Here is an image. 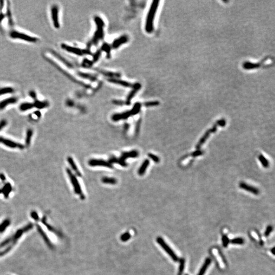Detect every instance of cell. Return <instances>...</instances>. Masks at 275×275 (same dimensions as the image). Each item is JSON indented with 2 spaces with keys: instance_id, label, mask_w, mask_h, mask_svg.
<instances>
[{
  "instance_id": "6da1fadb",
  "label": "cell",
  "mask_w": 275,
  "mask_h": 275,
  "mask_svg": "<svg viewBox=\"0 0 275 275\" xmlns=\"http://www.w3.org/2000/svg\"><path fill=\"white\" fill-rule=\"evenodd\" d=\"M159 1H154L152 2L149 11L148 13L145 24V30L148 33H151L153 31V22L155 17L156 11L159 7Z\"/></svg>"
},
{
  "instance_id": "7a4b0ae2",
  "label": "cell",
  "mask_w": 275,
  "mask_h": 275,
  "mask_svg": "<svg viewBox=\"0 0 275 275\" xmlns=\"http://www.w3.org/2000/svg\"><path fill=\"white\" fill-rule=\"evenodd\" d=\"M9 35V37L12 39H18L20 40L24 41L27 43H35L39 40V39L37 37H34L16 30H12L10 31Z\"/></svg>"
},
{
  "instance_id": "3957f363",
  "label": "cell",
  "mask_w": 275,
  "mask_h": 275,
  "mask_svg": "<svg viewBox=\"0 0 275 275\" xmlns=\"http://www.w3.org/2000/svg\"><path fill=\"white\" fill-rule=\"evenodd\" d=\"M66 172L67 174H68V175H69V178L70 179L72 186L74 187V191L75 193L80 195L82 199H84L85 198V196L82 193L81 187V185H79V183L78 181V179L77 178L76 176L72 173L71 171L69 168H67Z\"/></svg>"
},
{
  "instance_id": "277c9868",
  "label": "cell",
  "mask_w": 275,
  "mask_h": 275,
  "mask_svg": "<svg viewBox=\"0 0 275 275\" xmlns=\"http://www.w3.org/2000/svg\"><path fill=\"white\" fill-rule=\"evenodd\" d=\"M225 124L226 121L225 120H224V119H222V120L218 121L216 122V123L215 124V125L214 126V127H213L211 129H209L208 131H206L205 134H204V135L203 136V137L200 139L199 142L198 143L197 145H196V149H199L201 145H202L204 143L205 141L207 139L209 138V136L210 135V134H211V133H214V132L216 131L217 128V126H225Z\"/></svg>"
},
{
  "instance_id": "5b68a950",
  "label": "cell",
  "mask_w": 275,
  "mask_h": 275,
  "mask_svg": "<svg viewBox=\"0 0 275 275\" xmlns=\"http://www.w3.org/2000/svg\"><path fill=\"white\" fill-rule=\"evenodd\" d=\"M95 21L97 24V30L95 33L94 38L93 39V42L95 43L98 42L99 39H102L103 37V27L104 26V23L102 19L98 17H96L95 18Z\"/></svg>"
},
{
  "instance_id": "8992f818",
  "label": "cell",
  "mask_w": 275,
  "mask_h": 275,
  "mask_svg": "<svg viewBox=\"0 0 275 275\" xmlns=\"http://www.w3.org/2000/svg\"><path fill=\"white\" fill-rule=\"evenodd\" d=\"M51 17L52 23L56 29H59L60 27L59 17V7L57 5H53L51 8Z\"/></svg>"
},
{
  "instance_id": "52a82bcc",
  "label": "cell",
  "mask_w": 275,
  "mask_h": 275,
  "mask_svg": "<svg viewBox=\"0 0 275 275\" xmlns=\"http://www.w3.org/2000/svg\"><path fill=\"white\" fill-rule=\"evenodd\" d=\"M157 241L159 243V245L164 249L165 251H166L167 253L170 255L174 261H178V257L176 256L173 251H172V249L170 248V247L168 246V245L166 244V243L165 242L164 240L162 237H158L157 239Z\"/></svg>"
},
{
  "instance_id": "ba28073f",
  "label": "cell",
  "mask_w": 275,
  "mask_h": 275,
  "mask_svg": "<svg viewBox=\"0 0 275 275\" xmlns=\"http://www.w3.org/2000/svg\"><path fill=\"white\" fill-rule=\"evenodd\" d=\"M0 143L3 144L5 146H7L8 147L11 148L13 149H23L25 147V146L22 144L16 142L9 139L5 138L4 137H0Z\"/></svg>"
},
{
  "instance_id": "9c48e42d",
  "label": "cell",
  "mask_w": 275,
  "mask_h": 275,
  "mask_svg": "<svg viewBox=\"0 0 275 275\" xmlns=\"http://www.w3.org/2000/svg\"><path fill=\"white\" fill-rule=\"evenodd\" d=\"M19 98L17 96H10L0 101V110H3L8 105L17 103Z\"/></svg>"
},
{
  "instance_id": "30bf717a",
  "label": "cell",
  "mask_w": 275,
  "mask_h": 275,
  "mask_svg": "<svg viewBox=\"0 0 275 275\" xmlns=\"http://www.w3.org/2000/svg\"><path fill=\"white\" fill-rule=\"evenodd\" d=\"M89 165L92 167L103 166L111 169L113 168L112 165L110 164L109 162H107L103 160L92 159L89 161Z\"/></svg>"
},
{
  "instance_id": "8fae6325",
  "label": "cell",
  "mask_w": 275,
  "mask_h": 275,
  "mask_svg": "<svg viewBox=\"0 0 275 275\" xmlns=\"http://www.w3.org/2000/svg\"><path fill=\"white\" fill-rule=\"evenodd\" d=\"M61 47H62V48L65 50L67 52L71 53L72 54H76L77 55H83L85 53L84 51H82L81 49L77 48L75 47H73V46H69V45H67V44H62Z\"/></svg>"
},
{
  "instance_id": "7c38bea8",
  "label": "cell",
  "mask_w": 275,
  "mask_h": 275,
  "mask_svg": "<svg viewBox=\"0 0 275 275\" xmlns=\"http://www.w3.org/2000/svg\"><path fill=\"white\" fill-rule=\"evenodd\" d=\"M268 60H269L268 58H266V59L263 60V61H262V62H261L259 63H251V62H246L243 65V67H244V69H257V68H258V67H261V66H262V65H263H263H266L265 63L266 62H268Z\"/></svg>"
},
{
  "instance_id": "4fadbf2b",
  "label": "cell",
  "mask_w": 275,
  "mask_h": 275,
  "mask_svg": "<svg viewBox=\"0 0 275 275\" xmlns=\"http://www.w3.org/2000/svg\"><path fill=\"white\" fill-rule=\"evenodd\" d=\"M109 81L112 82L113 83L117 84L118 85H121L123 86L126 87H131V88H138V87H140V85H138V84H132L128 83L126 81H123L119 79H109Z\"/></svg>"
},
{
  "instance_id": "5bb4252c",
  "label": "cell",
  "mask_w": 275,
  "mask_h": 275,
  "mask_svg": "<svg viewBox=\"0 0 275 275\" xmlns=\"http://www.w3.org/2000/svg\"><path fill=\"white\" fill-rule=\"evenodd\" d=\"M131 115H133L131 113V111H126V112H125L123 113L114 115L112 116V119L114 121H117L119 120L126 119H127V118L131 116Z\"/></svg>"
},
{
  "instance_id": "9a60e30c",
  "label": "cell",
  "mask_w": 275,
  "mask_h": 275,
  "mask_svg": "<svg viewBox=\"0 0 275 275\" xmlns=\"http://www.w3.org/2000/svg\"><path fill=\"white\" fill-rule=\"evenodd\" d=\"M240 187L242 189H244L245 190L249 192H251L253 194L255 195H258L259 194V191L255 187H252L249 185H248L245 183H240Z\"/></svg>"
},
{
  "instance_id": "2e32d148",
  "label": "cell",
  "mask_w": 275,
  "mask_h": 275,
  "mask_svg": "<svg viewBox=\"0 0 275 275\" xmlns=\"http://www.w3.org/2000/svg\"><path fill=\"white\" fill-rule=\"evenodd\" d=\"M139 152L136 150H133L129 152H124L121 154L120 159L123 161H125L128 158H135L138 157Z\"/></svg>"
},
{
  "instance_id": "e0dca14e",
  "label": "cell",
  "mask_w": 275,
  "mask_h": 275,
  "mask_svg": "<svg viewBox=\"0 0 275 275\" xmlns=\"http://www.w3.org/2000/svg\"><path fill=\"white\" fill-rule=\"evenodd\" d=\"M34 107L38 109H43L48 107L49 106V103L47 101H41L39 100L35 99L34 100V102L33 103Z\"/></svg>"
},
{
  "instance_id": "ac0fdd59",
  "label": "cell",
  "mask_w": 275,
  "mask_h": 275,
  "mask_svg": "<svg viewBox=\"0 0 275 275\" xmlns=\"http://www.w3.org/2000/svg\"><path fill=\"white\" fill-rule=\"evenodd\" d=\"M14 89L10 86L0 87V96H4L7 94H12L14 92Z\"/></svg>"
},
{
  "instance_id": "d6986e66",
  "label": "cell",
  "mask_w": 275,
  "mask_h": 275,
  "mask_svg": "<svg viewBox=\"0 0 275 275\" xmlns=\"http://www.w3.org/2000/svg\"><path fill=\"white\" fill-rule=\"evenodd\" d=\"M67 161H68V162H69V164L71 167V168H72V170H74V172L76 173L77 175L79 177H81V172L79 170L78 167L76 165V163L74 162V160H73L72 157H69L67 158Z\"/></svg>"
},
{
  "instance_id": "ffe728a7",
  "label": "cell",
  "mask_w": 275,
  "mask_h": 275,
  "mask_svg": "<svg viewBox=\"0 0 275 275\" xmlns=\"http://www.w3.org/2000/svg\"><path fill=\"white\" fill-rule=\"evenodd\" d=\"M33 108H34L33 103L29 102H24L20 104L19 107V109L22 112H26L33 109Z\"/></svg>"
},
{
  "instance_id": "44dd1931",
  "label": "cell",
  "mask_w": 275,
  "mask_h": 275,
  "mask_svg": "<svg viewBox=\"0 0 275 275\" xmlns=\"http://www.w3.org/2000/svg\"><path fill=\"white\" fill-rule=\"evenodd\" d=\"M12 189V188L11 184L10 183H6L5 185L3 187V189H2V193L4 195L5 198H8V197L10 193L11 192Z\"/></svg>"
},
{
  "instance_id": "7402d4cb",
  "label": "cell",
  "mask_w": 275,
  "mask_h": 275,
  "mask_svg": "<svg viewBox=\"0 0 275 275\" xmlns=\"http://www.w3.org/2000/svg\"><path fill=\"white\" fill-rule=\"evenodd\" d=\"M33 135V131L32 129H28L26 133V139H25V144L27 147L30 145L31 143L32 138Z\"/></svg>"
},
{
  "instance_id": "603a6c76",
  "label": "cell",
  "mask_w": 275,
  "mask_h": 275,
  "mask_svg": "<svg viewBox=\"0 0 275 275\" xmlns=\"http://www.w3.org/2000/svg\"><path fill=\"white\" fill-rule=\"evenodd\" d=\"M149 161L148 160H145L143 162L140 169H139L138 173L140 176H142L146 172V170L147 169L148 166L149 165Z\"/></svg>"
},
{
  "instance_id": "cb8c5ba5",
  "label": "cell",
  "mask_w": 275,
  "mask_h": 275,
  "mask_svg": "<svg viewBox=\"0 0 275 275\" xmlns=\"http://www.w3.org/2000/svg\"><path fill=\"white\" fill-rule=\"evenodd\" d=\"M128 38L126 36H122L119 39H117L113 43V47L114 48H117L120 46L121 44H123L128 41Z\"/></svg>"
},
{
  "instance_id": "d4e9b609",
  "label": "cell",
  "mask_w": 275,
  "mask_h": 275,
  "mask_svg": "<svg viewBox=\"0 0 275 275\" xmlns=\"http://www.w3.org/2000/svg\"><path fill=\"white\" fill-rule=\"evenodd\" d=\"M109 162L111 163H116L120 165L121 166L126 167L127 166V164L126 163L125 161H123L120 159H118L115 157H111L110 159H109Z\"/></svg>"
},
{
  "instance_id": "484cf974",
  "label": "cell",
  "mask_w": 275,
  "mask_h": 275,
  "mask_svg": "<svg viewBox=\"0 0 275 275\" xmlns=\"http://www.w3.org/2000/svg\"><path fill=\"white\" fill-rule=\"evenodd\" d=\"M211 259L210 258H207L205 260V262L204 263L203 266H202L201 269L200 270L199 272L197 275H204L205 274V272L206 271L207 269L209 267V265L211 264Z\"/></svg>"
},
{
  "instance_id": "4316f807",
  "label": "cell",
  "mask_w": 275,
  "mask_h": 275,
  "mask_svg": "<svg viewBox=\"0 0 275 275\" xmlns=\"http://www.w3.org/2000/svg\"><path fill=\"white\" fill-rule=\"evenodd\" d=\"M102 183L105 184H109V185H115L116 184V179L113 177H103L102 179Z\"/></svg>"
},
{
  "instance_id": "83f0119b",
  "label": "cell",
  "mask_w": 275,
  "mask_h": 275,
  "mask_svg": "<svg viewBox=\"0 0 275 275\" xmlns=\"http://www.w3.org/2000/svg\"><path fill=\"white\" fill-rule=\"evenodd\" d=\"M37 229H38V231H39V232L40 233V235H41V236H43V238L44 239V241L46 242V244H48V245L50 248H52V244L51 243V242H50L49 239H48V236H46V235L44 233V232H43V230L41 228V227H40L39 226L37 225Z\"/></svg>"
},
{
  "instance_id": "f1b7e54d",
  "label": "cell",
  "mask_w": 275,
  "mask_h": 275,
  "mask_svg": "<svg viewBox=\"0 0 275 275\" xmlns=\"http://www.w3.org/2000/svg\"><path fill=\"white\" fill-rule=\"evenodd\" d=\"M258 158L259 161L261 163V164L262 165V166L264 167V168H268L269 167V162L268 161V160H266V159L264 157L263 155L261 154L259 156Z\"/></svg>"
},
{
  "instance_id": "f546056e",
  "label": "cell",
  "mask_w": 275,
  "mask_h": 275,
  "mask_svg": "<svg viewBox=\"0 0 275 275\" xmlns=\"http://www.w3.org/2000/svg\"><path fill=\"white\" fill-rule=\"evenodd\" d=\"M10 223V221L9 219L4 220V221L3 222V223L1 224L0 225V233L3 232L5 230L6 228L9 225Z\"/></svg>"
},
{
  "instance_id": "4dcf8cb0",
  "label": "cell",
  "mask_w": 275,
  "mask_h": 275,
  "mask_svg": "<svg viewBox=\"0 0 275 275\" xmlns=\"http://www.w3.org/2000/svg\"><path fill=\"white\" fill-rule=\"evenodd\" d=\"M141 107V105L140 103H139V102H137V103H136L131 110L132 115H135L138 114L140 112Z\"/></svg>"
},
{
  "instance_id": "1f68e13d",
  "label": "cell",
  "mask_w": 275,
  "mask_h": 275,
  "mask_svg": "<svg viewBox=\"0 0 275 275\" xmlns=\"http://www.w3.org/2000/svg\"><path fill=\"white\" fill-rule=\"evenodd\" d=\"M140 88V87H138V88H135V90L131 92L130 94H129V95L128 96V98H127V100H126V103L128 105H129L130 102H131V99L133 98V97L134 96L135 94L136 93V92H137V91Z\"/></svg>"
},
{
  "instance_id": "d6a6232c",
  "label": "cell",
  "mask_w": 275,
  "mask_h": 275,
  "mask_svg": "<svg viewBox=\"0 0 275 275\" xmlns=\"http://www.w3.org/2000/svg\"><path fill=\"white\" fill-rule=\"evenodd\" d=\"M185 261L183 259H181L180 261V266H179V271L178 275H182L184 269H185Z\"/></svg>"
},
{
  "instance_id": "836d02e7",
  "label": "cell",
  "mask_w": 275,
  "mask_h": 275,
  "mask_svg": "<svg viewBox=\"0 0 275 275\" xmlns=\"http://www.w3.org/2000/svg\"><path fill=\"white\" fill-rule=\"evenodd\" d=\"M231 243L233 244H237V245H242L244 243V240L243 238L238 237L233 239L231 240Z\"/></svg>"
},
{
  "instance_id": "e575fe53",
  "label": "cell",
  "mask_w": 275,
  "mask_h": 275,
  "mask_svg": "<svg viewBox=\"0 0 275 275\" xmlns=\"http://www.w3.org/2000/svg\"><path fill=\"white\" fill-rule=\"evenodd\" d=\"M148 155L154 162H157V163L160 162V158L157 156H156V155L153 154H152V153H148Z\"/></svg>"
},
{
  "instance_id": "d590c367",
  "label": "cell",
  "mask_w": 275,
  "mask_h": 275,
  "mask_svg": "<svg viewBox=\"0 0 275 275\" xmlns=\"http://www.w3.org/2000/svg\"><path fill=\"white\" fill-rule=\"evenodd\" d=\"M159 104H160L159 102L155 101V102H147L146 103H145L144 105H145L146 107H150L157 106V105H159Z\"/></svg>"
},
{
  "instance_id": "8d00e7d4",
  "label": "cell",
  "mask_w": 275,
  "mask_h": 275,
  "mask_svg": "<svg viewBox=\"0 0 275 275\" xmlns=\"http://www.w3.org/2000/svg\"><path fill=\"white\" fill-rule=\"evenodd\" d=\"M130 237H131L130 233L128 232H126V233H124L123 235H121V240L123 241V242H126L128 240H129Z\"/></svg>"
},
{
  "instance_id": "74e56055",
  "label": "cell",
  "mask_w": 275,
  "mask_h": 275,
  "mask_svg": "<svg viewBox=\"0 0 275 275\" xmlns=\"http://www.w3.org/2000/svg\"><path fill=\"white\" fill-rule=\"evenodd\" d=\"M222 242H223V245L224 247H226L229 244V240L227 236L225 235H224L222 237Z\"/></svg>"
},
{
  "instance_id": "f35d334b",
  "label": "cell",
  "mask_w": 275,
  "mask_h": 275,
  "mask_svg": "<svg viewBox=\"0 0 275 275\" xmlns=\"http://www.w3.org/2000/svg\"><path fill=\"white\" fill-rule=\"evenodd\" d=\"M7 125V121L5 119H3V120L0 121V131L3 129Z\"/></svg>"
},
{
  "instance_id": "ab89813d",
  "label": "cell",
  "mask_w": 275,
  "mask_h": 275,
  "mask_svg": "<svg viewBox=\"0 0 275 275\" xmlns=\"http://www.w3.org/2000/svg\"><path fill=\"white\" fill-rule=\"evenodd\" d=\"M203 153V151L197 150V151H196V152H194L191 153L190 155L191 156H192V157H197V156H199V155H202Z\"/></svg>"
},
{
  "instance_id": "60d3db41",
  "label": "cell",
  "mask_w": 275,
  "mask_h": 275,
  "mask_svg": "<svg viewBox=\"0 0 275 275\" xmlns=\"http://www.w3.org/2000/svg\"><path fill=\"white\" fill-rule=\"evenodd\" d=\"M273 230V227L271 226H269L266 229V232H265V235L266 236H268L269 235H270V233Z\"/></svg>"
},
{
  "instance_id": "b9f144b4",
  "label": "cell",
  "mask_w": 275,
  "mask_h": 275,
  "mask_svg": "<svg viewBox=\"0 0 275 275\" xmlns=\"http://www.w3.org/2000/svg\"><path fill=\"white\" fill-rule=\"evenodd\" d=\"M31 215L32 218L36 221H38L39 220V217H38L37 212L36 211H32L31 214Z\"/></svg>"
},
{
  "instance_id": "7bdbcfd3",
  "label": "cell",
  "mask_w": 275,
  "mask_h": 275,
  "mask_svg": "<svg viewBox=\"0 0 275 275\" xmlns=\"http://www.w3.org/2000/svg\"><path fill=\"white\" fill-rule=\"evenodd\" d=\"M0 179H1L2 181H5L6 180L5 176L3 174H0Z\"/></svg>"
},
{
  "instance_id": "ee69618b",
  "label": "cell",
  "mask_w": 275,
  "mask_h": 275,
  "mask_svg": "<svg viewBox=\"0 0 275 275\" xmlns=\"http://www.w3.org/2000/svg\"><path fill=\"white\" fill-rule=\"evenodd\" d=\"M274 250H275V248H273L271 250V253L273 254L274 255L275 254V252H274Z\"/></svg>"
},
{
  "instance_id": "f6af8a7d",
  "label": "cell",
  "mask_w": 275,
  "mask_h": 275,
  "mask_svg": "<svg viewBox=\"0 0 275 275\" xmlns=\"http://www.w3.org/2000/svg\"><path fill=\"white\" fill-rule=\"evenodd\" d=\"M1 193H2V189H0V194H1Z\"/></svg>"
}]
</instances>
